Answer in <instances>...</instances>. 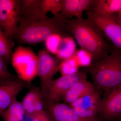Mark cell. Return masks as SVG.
<instances>
[{
    "label": "cell",
    "instance_id": "obj_21",
    "mask_svg": "<svg viewBox=\"0 0 121 121\" xmlns=\"http://www.w3.org/2000/svg\"><path fill=\"white\" fill-rule=\"evenodd\" d=\"M40 6L43 13L47 14L51 12L54 16H56L61 9V0H41Z\"/></svg>",
    "mask_w": 121,
    "mask_h": 121
},
{
    "label": "cell",
    "instance_id": "obj_17",
    "mask_svg": "<svg viewBox=\"0 0 121 121\" xmlns=\"http://www.w3.org/2000/svg\"><path fill=\"white\" fill-rule=\"evenodd\" d=\"M0 116L4 121H24L25 113L21 102L15 99Z\"/></svg>",
    "mask_w": 121,
    "mask_h": 121
},
{
    "label": "cell",
    "instance_id": "obj_16",
    "mask_svg": "<svg viewBox=\"0 0 121 121\" xmlns=\"http://www.w3.org/2000/svg\"><path fill=\"white\" fill-rule=\"evenodd\" d=\"M89 10L98 15H112L121 11V0H94Z\"/></svg>",
    "mask_w": 121,
    "mask_h": 121
},
{
    "label": "cell",
    "instance_id": "obj_5",
    "mask_svg": "<svg viewBox=\"0 0 121 121\" xmlns=\"http://www.w3.org/2000/svg\"><path fill=\"white\" fill-rule=\"evenodd\" d=\"M87 77L86 72L78 70L52 80L41 90L44 106L60 102L62 96L73 84L79 80L87 79Z\"/></svg>",
    "mask_w": 121,
    "mask_h": 121
},
{
    "label": "cell",
    "instance_id": "obj_3",
    "mask_svg": "<svg viewBox=\"0 0 121 121\" xmlns=\"http://www.w3.org/2000/svg\"><path fill=\"white\" fill-rule=\"evenodd\" d=\"M83 71L91 75L95 90L107 95L121 86V50L114 47L109 55L92 62Z\"/></svg>",
    "mask_w": 121,
    "mask_h": 121
},
{
    "label": "cell",
    "instance_id": "obj_1",
    "mask_svg": "<svg viewBox=\"0 0 121 121\" xmlns=\"http://www.w3.org/2000/svg\"><path fill=\"white\" fill-rule=\"evenodd\" d=\"M54 35H60L63 38L73 37L60 13L53 17L42 14L21 20L13 37L20 45H33L45 41Z\"/></svg>",
    "mask_w": 121,
    "mask_h": 121
},
{
    "label": "cell",
    "instance_id": "obj_20",
    "mask_svg": "<svg viewBox=\"0 0 121 121\" xmlns=\"http://www.w3.org/2000/svg\"><path fill=\"white\" fill-rule=\"evenodd\" d=\"M76 51V44L73 38L65 37L61 41L56 56L64 60L72 57Z\"/></svg>",
    "mask_w": 121,
    "mask_h": 121
},
{
    "label": "cell",
    "instance_id": "obj_6",
    "mask_svg": "<svg viewBox=\"0 0 121 121\" xmlns=\"http://www.w3.org/2000/svg\"><path fill=\"white\" fill-rule=\"evenodd\" d=\"M86 13L87 19L110 40L113 47L121 50V11L108 16L98 15L89 10Z\"/></svg>",
    "mask_w": 121,
    "mask_h": 121
},
{
    "label": "cell",
    "instance_id": "obj_23",
    "mask_svg": "<svg viewBox=\"0 0 121 121\" xmlns=\"http://www.w3.org/2000/svg\"><path fill=\"white\" fill-rule=\"evenodd\" d=\"M7 64L5 60L0 57V83L14 81L18 78L9 71Z\"/></svg>",
    "mask_w": 121,
    "mask_h": 121
},
{
    "label": "cell",
    "instance_id": "obj_10",
    "mask_svg": "<svg viewBox=\"0 0 121 121\" xmlns=\"http://www.w3.org/2000/svg\"><path fill=\"white\" fill-rule=\"evenodd\" d=\"M20 21L17 0H0V27L13 40Z\"/></svg>",
    "mask_w": 121,
    "mask_h": 121
},
{
    "label": "cell",
    "instance_id": "obj_11",
    "mask_svg": "<svg viewBox=\"0 0 121 121\" xmlns=\"http://www.w3.org/2000/svg\"><path fill=\"white\" fill-rule=\"evenodd\" d=\"M26 82L19 78L0 83V115L16 98L26 86Z\"/></svg>",
    "mask_w": 121,
    "mask_h": 121
},
{
    "label": "cell",
    "instance_id": "obj_19",
    "mask_svg": "<svg viewBox=\"0 0 121 121\" xmlns=\"http://www.w3.org/2000/svg\"><path fill=\"white\" fill-rule=\"evenodd\" d=\"M13 45V40L10 39L0 27V57L7 64L11 63Z\"/></svg>",
    "mask_w": 121,
    "mask_h": 121
},
{
    "label": "cell",
    "instance_id": "obj_12",
    "mask_svg": "<svg viewBox=\"0 0 121 121\" xmlns=\"http://www.w3.org/2000/svg\"><path fill=\"white\" fill-rule=\"evenodd\" d=\"M52 121H88L77 115L69 105L54 103L44 106Z\"/></svg>",
    "mask_w": 121,
    "mask_h": 121
},
{
    "label": "cell",
    "instance_id": "obj_9",
    "mask_svg": "<svg viewBox=\"0 0 121 121\" xmlns=\"http://www.w3.org/2000/svg\"><path fill=\"white\" fill-rule=\"evenodd\" d=\"M99 121H111L121 116V86L111 91L102 99L98 109Z\"/></svg>",
    "mask_w": 121,
    "mask_h": 121
},
{
    "label": "cell",
    "instance_id": "obj_26",
    "mask_svg": "<svg viewBox=\"0 0 121 121\" xmlns=\"http://www.w3.org/2000/svg\"></svg>",
    "mask_w": 121,
    "mask_h": 121
},
{
    "label": "cell",
    "instance_id": "obj_2",
    "mask_svg": "<svg viewBox=\"0 0 121 121\" xmlns=\"http://www.w3.org/2000/svg\"><path fill=\"white\" fill-rule=\"evenodd\" d=\"M64 21L81 49L91 54L93 62L102 60L112 52L114 47L106 41L103 33L89 19L82 17Z\"/></svg>",
    "mask_w": 121,
    "mask_h": 121
},
{
    "label": "cell",
    "instance_id": "obj_24",
    "mask_svg": "<svg viewBox=\"0 0 121 121\" xmlns=\"http://www.w3.org/2000/svg\"><path fill=\"white\" fill-rule=\"evenodd\" d=\"M31 118L32 121H52L45 110L35 114Z\"/></svg>",
    "mask_w": 121,
    "mask_h": 121
},
{
    "label": "cell",
    "instance_id": "obj_14",
    "mask_svg": "<svg viewBox=\"0 0 121 121\" xmlns=\"http://www.w3.org/2000/svg\"><path fill=\"white\" fill-rule=\"evenodd\" d=\"M95 91L92 83L87 79H82L73 84L61 99L64 103L70 104L82 97L94 93Z\"/></svg>",
    "mask_w": 121,
    "mask_h": 121
},
{
    "label": "cell",
    "instance_id": "obj_13",
    "mask_svg": "<svg viewBox=\"0 0 121 121\" xmlns=\"http://www.w3.org/2000/svg\"><path fill=\"white\" fill-rule=\"evenodd\" d=\"M94 0H61L60 15L64 20L82 18L84 11L89 10Z\"/></svg>",
    "mask_w": 121,
    "mask_h": 121
},
{
    "label": "cell",
    "instance_id": "obj_4",
    "mask_svg": "<svg viewBox=\"0 0 121 121\" xmlns=\"http://www.w3.org/2000/svg\"><path fill=\"white\" fill-rule=\"evenodd\" d=\"M37 61L32 49L20 45L13 53L11 63L18 78L29 83L37 76Z\"/></svg>",
    "mask_w": 121,
    "mask_h": 121
},
{
    "label": "cell",
    "instance_id": "obj_8",
    "mask_svg": "<svg viewBox=\"0 0 121 121\" xmlns=\"http://www.w3.org/2000/svg\"><path fill=\"white\" fill-rule=\"evenodd\" d=\"M37 58V76L40 79L41 90H43L52 80L63 60L45 50L39 51Z\"/></svg>",
    "mask_w": 121,
    "mask_h": 121
},
{
    "label": "cell",
    "instance_id": "obj_15",
    "mask_svg": "<svg viewBox=\"0 0 121 121\" xmlns=\"http://www.w3.org/2000/svg\"><path fill=\"white\" fill-rule=\"evenodd\" d=\"M40 2L41 0H17V10L20 20L28 19L45 14L41 11Z\"/></svg>",
    "mask_w": 121,
    "mask_h": 121
},
{
    "label": "cell",
    "instance_id": "obj_18",
    "mask_svg": "<svg viewBox=\"0 0 121 121\" xmlns=\"http://www.w3.org/2000/svg\"><path fill=\"white\" fill-rule=\"evenodd\" d=\"M38 87L32 86L24 97L21 103L24 110L25 115L31 117L35 114V104L37 95L41 92Z\"/></svg>",
    "mask_w": 121,
    "mask_h": 121
},
{
    "label": "cell",
    "instance_id": "obj_25",
    "mask_svg": "<svg viewBox=\"0 0 121 121\" xmlns=\"http://www.w3.org/2000/svg\"><path fill=\"white\" fill-rule=\"evenodd\" d=\"M118 118H117V119H115V120H113V121H117V119Z\"/></svg>",
    "mask_w": 121,
    "mask_h": 121
},
{
    "label": "cell",
    "instance_id": "obj_22",
    "mask_svg": "<svg viewBox=\"0 0 121 121\" xmlns=\"http://www.w3.org/2000/svg\"><path fill=\"white\" fill-rule=\"evenodd\" d=\"M63 38L58 35H52L50 36L45 41L47 51L50 53L56 55Z\"/></svg>",
    "mask_w": 121,
    "mask_h": 121
},
{
    "label": "cell",
    "instance_id": "obj_7",
    "mask_svg": "<svg viewBox=\"0 0 121 121\" xmlns=\"http://www.w3.org/2000/svg\"><path fill=\"white\" fill-rule=\"evenodd\" d=\"M102 94L101 91L95 90L68 105L80 117L88 121H99L98 111Z\"/></svg>",
    "mask_w": 121,
    "mask_h": 121
}]
</instances>
